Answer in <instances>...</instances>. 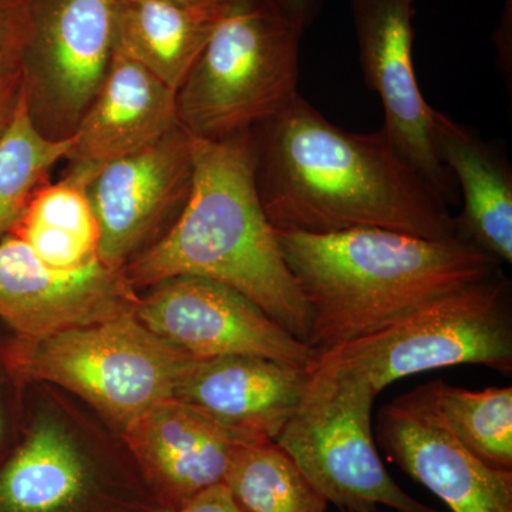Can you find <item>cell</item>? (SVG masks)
<instances>
[{
	"instance_id": "cell-1",
	"label": "cell",
	"mask_w": 512,
	"mask_h": 512,
	"mask_svg": "<svg viewBox=\"0 0 512 512\" xmlns=\"http://www.w3.org/2000/svg\"><path fill=\"white\" fill-rule=\"evenodd\" d=\"M249 133L256 190L278 231L389 229L437 241L458 238L446 200L383 128L350 133L298 93Z\"/></svg>"
},
{
	"instance_id": "cell-2",
	"label": "cell",
	"mask_w": 512,
	"mask_h": 512,
	"mask_svg": "<svg viewBox=\"0 0 512 512\" xmlns=\"http://www.w3.org/2000/svg\"><path fill=\"white\" fill-rule=\"evenodd\" d=\"M123 272L137 291L175 276L220 282L308 343V305L256 190L249 131L217 141L194 137V175L183 211Z\"/></svg>"
},
{
	"instance_id": "cell-3",
	"label": "cell",
	"mask_w": 512,
	"mask_h": 512,
	"mask_svg": "<svg viewBox=\"0 0 512 512\" xmlns=\"http://www.w3.org/2000/svg\"><path fill=\"white\" fill-rule=\"evenodd\" d=\"M275 231L308 305V345L318 353L373 335L500 271L497 259L460 238L437 241L389 229Z\"/></svg>"
},
{
	"instance_id": "cell-4",
	"label": "cell",
	"mask_w": 512,
	"mask_h": 512,
	"mask_svg": "<svg viewBox=\"0 0 512 512\" xmlns=\"http://www.w3.org/2000/svg\"><path fill=\"white\" fill-rule=\"evenodd\" d=\"M35 387L22 436L0 450V512H157L119 433L72 394Z\"/></svg>"
},
{
	"instance_id": "cell-5",
	"label": "cell",
	"mask_w": 512,
	"mask_h": 512,
	"mask_svg": "<svg viewBox=\"0 0 512 512\" xmlns=\"http://www.w3.org/2000/svg\"><path fill=\"white\" fill-rule=\"evenodd\" d=\"M134 313L43 338L15 336L2 350L3 366L19 389L36 383L62 389L121 434L151 407L173 399L192 359Z\"/></svg>"
},
{
	"instance_id": "cell-6",
	"label": "cell",
	"mask_w": 512,
	"mask_h": 512,
	"mask_svg": "<svg viewBox=\"0 0 512 512\" xmlns=\"http://www.w3.org/2000/svg\"><path fill=\"white\" fill-rule=\"evenodd\" d=\"M302 33L268 0H231L177 90L181 126L217 141L274 116L298 94Z\"/></svg>"
},
{
	"instance_id": "cell-7",
	"label": "cell",
	"mask_w": 512,
	"mask_h": 512,
	"mask_svg": "<svg viewBox=\"0 0 512 512\" xmlns=\"http://www.w3.org/2000/svg\"><path fill=\"white\" fill-rule=\"evenodd\" d=\"M318 363L366 377L377 393L404 377L458 365L511 376L510 279L500 269L461 286L373 335L319 353Z\"/></svg>"
},
{
	"instance_id": "cell-8",
	"label": "cell",
	"mask_w": 512,
	"mask_h": 512,
	"mask_svg": "<svg viewBox=\"0 0 512 512\" xmlns=\"http://www.w3.org/2000/svg\"><path fill=\"white\" fill-rule=\"evenodd\" d=\"M377 393L352 370L316 363L298 409L274 443L342 512H443L414 500L383 466L372 430Z\"/></svg>"
},
{
	"instance_id": "cell-9",
	"label": "cell",
	"mask_w": 512,
	"mask_h": 512,
	"mask_svg": "<svg viewBox=\"0 0 512 512\" xmlns=\"http://www.w3.org/2000/svg\"><path fill=\"white\" fill-rule=\"evenodd\" d=\"M19 50L23 97L36 127L72 137L109 70L117 0H26Z\"/></svg>"
},
{
	"instance_id": "cell-10",
	"label": "cell",
	"mask_w": 512,
	"mask_h": 512,
	"mask_svg": "<svg viewBox=\"0 0 512 512\" xmlns=\"http://www.w3.org/2000/svg\"><path fill=\"white\" fill-rule=\"evenodd\" d=\"M140 296L136 318L192 359L258 356L313 369L319 353L235 289L175 276Z\"/></svg>"
},
{
	"instance_id": "cell-11",
	"label": "cell",
	"mask_w": 512,
	"mask_h": 512,
	"mask_svg": "<svg viewBox=\"0 0 512 512\" xmlns=\"http://www.w3.org/2000/svg\"><path fill=\"white\" fill-rule=\"evenodd\" d=\"M194 137L183 126L104 165L87 187L99 224V259L113 269L157 241L190 197Z\"/></svg>"
},
{
	"instance_id": "cell-12",
	"label": "cell",
	"mask_w": 512,
	"mask_h": 512,
	"mask_svg": "<svg viewBox=\"0 0 512 512\" xmlns=\"http://www.w3.org/2000/svg\"><path fill=\"white\" fill-rule=\"evenodd\" d=\"M376 444L450 512H512V471L488 466L454 436L437 409L433 383L384 404Z\"/></svg>"
},
{
	"instance_id": "cell-13",
	"label": "cell",
	"mask_w": 512,
	"mask_h": 512,
	"mask_svg": "<svg viewBox=\"0 0 512 512\" xmlns=\"http://www.w3.org/2000/svg\"><path fill=\"white\" fill-rule=\"evenodd\" d=\"M367 86L383 104L384 126L403 157L448 201L453 175L433 144V107L424 100L413 63L416 0H349Z\"/></svg>"
},
{
	"instance_id": "cell-14",
	"label": "cell",
	"mask_w": 512,
	"mask_h": 512,
	"mask_svg": "<svg viewBox=\"0 0 512 512\" xmlns=\"http://www.w3.org/2000/svg\"><path fill=\"white\" fill-rule=\"evenodd\" d=\"M140 293L123 269L100 259L74 271L50 268L22 239H0V319L37 339L136 312Z\"/></svg>"
},
{
	"instance_id": "cell-15",
	"label": "cell",
	"mask_w": 512,
	"mask_h": 512,
	"mask_svg": "<svg viewBox=\"0 0 512 512\" xmlns=\"http://www.w3.org/2000/svg\"><path fill=\"white\" fill-rule=\"evenodd\" d=\"M120 436L158 505L174 512L224 483L235 451L252 444L175 399L151 407Z\"/></svg>"
},
{
	"instance_id": "cell-16",
	"label": "cell",
	"mask_w": 512,
	"mask_h": 512,
	"mask_svg": "<svg viewBox=\"0 0 512 512\" xmlns=\"http://www.w3.org/2000/svg\"><path fill=\"white\" fill-rule=\"evenodd\" d=\"M311 370L258 356L190 359L173 399L252 443H269L298 409Z\"/></svg>"
},
{
	"instance_id": "cell-17",
	"label": "cell",
	"mask_w": 512,
	"mask_h": 512,
	"mask_svg": "<svg viewBox=\"0 0 512 512\" xmlns=\"http://www.w3.org/2000/svg\"><path fill=\"white\" fill-rule=\"evenodd\" d=\"M180 126L177 93L114 47L99 92L72 136L64 175L89 187L104 165L153 146Z\"/></svg>"
},
{
	"instance_id": "cell-18",
	"label": "cell",
	"mask_w": 512,
	"mask_h": 512,
	"mask_svg": "<svg viewBox=\"0 0 512 512\" xmlns=\"http://www.w3.org/2000/svg\"><path fill=\"white\" fill-rule=\"evenodd\" d=\"M433 144L440 163L456 175L464 208L457 237L498 262H512V171L507 158L471 128L433 111Z\"/></svg>"
},
{
	"instance_id": "cell-19",
	"label": "cell",
	"mask_w": 512,
	"mask_h": 512,
	"mask_svg": "<svg viewBox=\"0 0 512 512\" xmlns=\"http://www.w3.org/2000/svg\"><path fill=\"white\" fill-rule=\"evenodd\" d=\"M220 15L167 0H117L116 49L177 93Z\"/></svg>"
},
{
	"instance_id": "cell-20",
	"label": "cell",
	"mask_w": 512,
	"mask_h": 512,
	"mask_svg": "<svg viewBox=\"0 0 512 512\" xmlns=\"http://www.w3.org/2000/svg\"><path fill=\"white\" fill-rule=\"evenodd\" d=\"M224 484L244 512H328V500L274 441L239 447Z\"/></svg>"
},
{
	"instance_id": "cell-21",
	"label": "cell",
	"mask_w": 512,
	"mask_h": 512,
	"mask_svg": "<svg viewBox=\"0 0 512 512\" xmlns=\"http://www.w3.org/2000/svg\"><path fill=\"white\" fill-rule=\"evenodd\" d=\"M73 146V137L45 136L30 117L25 97L0 137V239L22 220L35 192Z\"/></svg>"
},
{
	"instance_id": "cell-22",
	"label": "cell",
	"mask_w": 512,
	"mask_h": 512,
	"mask_svg": "<svg viewBox=\"0 0 512 512\" xmlns=\"http://www.w3.org/2000/svg\"><path fill=\"white\" fill-rule=\"evenodd\" d=\"M434 399L444 423L461 443L500 470L512 471V389L471 392L433 380Z\"/></svg>"
},
{
	"instance_id": "cell-23",
	"label": "cell",
	"mask_w": 512,
	"mask_h": 512,
	"mask_svg": "<svg viewBox=\"0 0 512 512\" xmlns=\"http://www.w3.org/2000/svg\"><path fill=\"white\" fill-rule=\"evenodd\" d=\"M19 224L37 225L73 235L94 245L99 252V224L87 187L67 175L57 183L43 184L35 192Z\"/></svg>"
},
{
	"instance_id": "cell-24",
	"label": "cell",
	"mask_w": 512,
	"mask_h": 512,
	"mask_svg": "<svg viewBox=\"0 0 512 512\" xmlns=\"http://www.w3.org/2000/svg\"><path fill=\"white\" fill-rule=\"evenodd\" d=\"M22 66L18 50H0V137L9 127L22 99Z\"/></svg>"
},
{
	"instance_id": "cell-25",
	"label": "cell",
	"mask_w": 512,
	"mask_h": 512,
	"mask_svg": "<svg viewBox=\"0 0 512 512\" xmlns=\"http://www.w3.org/2000/svg\"><path fill=\"white\" fill-rule=\"evenodd\" d=\"M28 28L26 0H0V50H20Z\"/></svg>"
},
{
	"instance_id": "cell-26",
	"label": "cell",
	"mask_w": 512,
	"mask_h": 512,
	"mask_svg": "<svg viewBox=\"0 0 512 512\" xmlns=\"http://www.w3.org/2000/svg\"><path fill=\"white\" fill-rule=\"evenodd\" d=\"M177 512H244L235 503L231 493L224 483L214 485L202 491L190 503Z\"/></svg>"
},
{
	"instance_id": "cell-27",
	"label": "cell",
	"mask_w": 512,
	"mask_h": 512,
	"mask_svg": "<svg viewBox=\"0 0 512 512\" xmlns=\"http://www.w3.org/2000/svg\"><path fill=\"white\" fill-rule=\"evenodd\" d=\"M302 32L315 20L322 0H268Z\"/></svg>"
},
{
	"instance_id": "cell-28",
	"label": "cell",
	"mask_w": 512,
	"mask_h": 512,
	"mask_svg": "<svg viewBox=\"0 0 512 512\" xmlns=\"http://www.w3.org/2000/svg\"><path fill=\"white\" fill-rule=\"evenodd\" d=\"M167 2L177 3V5L184 6V8L220 15L231 0H167Z\"/></svg>"
},
{
	"instance_id": "cell-29",
	"label": "cell",
	"mask_w": 512,
	"mask_h": 512,
	"mask_svg": "<svg viewBox=\"0 0 512 512\" xmlns=\"http://www.w3.org/2000/svg\"><path fill=\"white\" fill-rule=\"evenodd\" d=\"M3 433H5V420H3L2 406H0V450H2L3 439H5Z\"/></svg>"
},
{
	"instance_id": "cell-30",
	"label": "cell",
	"mask_w": 512,
	"mask_h": 512,
	"mask_svg": "<svg viewBox=\"0 0 512 512\" xmlns=\"http://www.w3.org/2000/svg\"><path fill=\"white\" fill-rule=\"evenodd\" d=\"M157 512H174V511L165 510V508H160V510H158Z\"/></svg>"
},
{
	"instance_id": "cell-31",
	"label": "cell",
	"mask_w": 512,
	"mask_h": 512,
	"mask_svg": "<svg viewBox=\"0 0 512 512\" xmlns=\"http://www.w3.org/2000/svg\"><path fill=\"white\" fill-rule=\"evenodd\" d=\"M349 512H367V511H349Z\"/></svg>"
}]
</instances>
